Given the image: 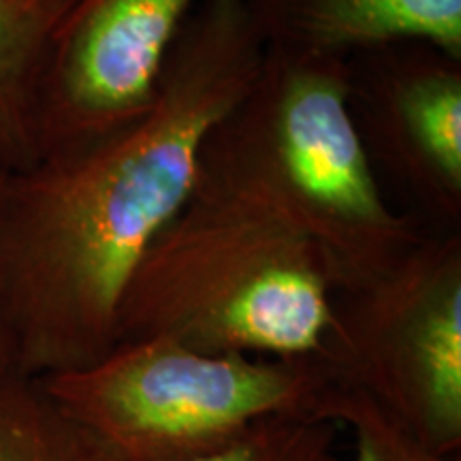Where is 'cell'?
<instances>
[{"label": "cell", "instance_id": "cell-1", "mask_svg": "<svg viewBox=\"0 0 461 461\" xmlns=\"http://www.w3.org/2000/svg\"><path fill=\"white\" fill-rule=\"evenodd\" d=\"M263 56L244 0H199L140 118L5 171L0 299L17 374L73 372L113 348L137 265L186 205L207 137L246 95Z\"/></svg>", "mask_w": 461, "mask_h": 461}, {"label": "cell", "instance_id": "cell-2", "mask_svg": "<svg viewBox=\"0 0 461 461\" xmlns=\"http://www.w3.org/2000/svg\"><path fill=\"white\" fill-rule=\"evenodd\" d=\"M199 184L261 207L319 252L336 293L372 282L423 240L389 199L348 103V58L265 48L207 137Z\"/></svg>", "mask_w": 461, "mask_h": 461}, {"label": "cell", "instance_id": "cell-3", "mask_svg": "<svg viewBox=\"0 0 461 461\" xmlns=\"http://www.w3.org/2000/svg\"><path fill=\"white\" fill-rule=\"evenodd\" d=\"M333 299L308 241L261 207L197 182L126 286L118 342L169 338L205 353L310 359L325 348Z\"/></svg>", "mask_w": 461, "mask_h": 461}, {"label": "cell", "instance_id": "cell-4", "mask_svg": "<svg viewBox=\"0 0 461 461\" xmlns=\"http://www.w3.org/2000/svg\"><path fill=\"white\" fill-rule=\"evenodd\" d=\"M39 380L122 461L193 459L263 420L325 417L333 389L321 357L205 353L169 338L122 339L90 366Z\"/></svg>", "mask_w": 461, "mask_h": 461}, {"label": "cell", "instance_id": "cell-5", "mask_svg": "<svg viewBox=\"0 0 461 461\" xmlns=\"http://www.w3.org/2000/svg\"><path fill=\"white\" fill-rule=\"evenodd\" d=\"M357 391L442 455L461 448V230H428L393 267L336 293L321 355Z\"/></svg>", "mask_w": 461, "mask_h": 461}, {"label": "cell", "instance_id": "cell-6", "mask_svg": "<svg viewBox=\"0 0 461 461\" xmlns=\"http://www.w3.org/2000/svg\"><path fill=\"white\" fill-rule=\"evenodd\" d=\"M348 103L380 182L429 230H461V60L400 41L348 58Z\"/></svg>", "mask_w": 461, "mask_h": 461}, {"label": "cell", "instance_id": "cell-7", "mask_svg": "<svg viewBox=\"0 0 461 461\" xmlns=\"http://www.w3.org/2000/svg\"><path fill=\"white\" fill-rule=\"evenodd\" d=\"M199 0H75L58 26L39 96V158L92 143L152 105Z\"/></svg>", "mask_w": 461, "mask_h": 461}, {"label": "cell", "instance_id": "cell-8", "mask_svg": "<svg viewBox=\"0 0 461 461\" xmlns=\"http://www.w3.org/2000/svg\"><path fill=\"white\" fill-rule=\"evenodd\" d=\"M265 48L350 58L420 41L461 60V0H244Z\"/></svg>", "mask_w": 461, "mask_h": 461}, {"label": "cell", "instance_id": "cell-9", "mask_svg": "<svg viewBox=\"0 0 461 461\" xmlns=\"http://www.w3.org/2000/svg\"><path fill=\"white\" fill-rule=\"evenodd\" d=\"M75 0H0V167L39 160V96L51 41Z\"/></svg>", "mask_w": 461, "mask_h": 461}, {"label": "cell", "instance_id": "cell-10", "mask_svg": "<svg viewBox=\"0 0 461 461\" xmlns=\"http://www.w3.org/2000/svg\"><path fill=\"white\" fill-rule=\"evenodd\" d=\"M0 461H122L107 442L71 417L41 380L0 378Z\"/></svg>", "mask_w": 461, "mask_h": 461}, {"label": "cell", "instance_id": "cell-11", "mask_svg": "<svg viewBox=\"0 0 461 461\" xmlns=\"http://www.w3.org/2000/svg\"><path fill=\"white\" fill-rule=\"evenodd\" d=\"M342 425L325 417H280L255 425L229 445L184 461H338Z\"/></svg>", "mask_w": 461, "mask_h": 461}, {"label": "cell", "instance_id": "cell-12", "mask_svg": "<svg viewBox=\"0 0 461 461\" xmlns=\"http://www.w3.org/2000/svg\"><path fill=\"white\" fill-rule=\"evenodd\" d=\"M322 414L353 431V453L338 461H461L459 455H442L420 445L411 431L357 391L333 384Z\"/></svg>", "mask_w": 461, "mask_h": 461}, {"label": "cell", "instance_id": "cell-13", "mask_svg": "<svg viewBox=\"0 0 461 461\" xmlns=\"http://www.w3.org/2000/svg\"><path fill=\"white\" fill-rule=\"evenodd\" d=\"M5 169L0 167V184H3ZM15 372V361H14V346H11L7 321H5V310H3V299H0V378L9 376Z\"/></svg>", "mask_w": 461, "mask_h": 461}]
</instances>
